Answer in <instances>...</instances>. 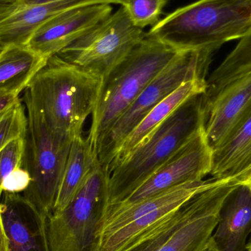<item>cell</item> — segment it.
<instances>
[{
    "label": "cell",
    "instance_id": "6da1fadb",
    "mask_svg": "<svg viewBox=\"0 0 251 251\" xmlns=\"http://www.w3.org/2000/svg\"><path fill=\"white\" fill-rule=\"evenodd\" d=\"M251 30V0H198L151 26L147 35L178 51L214 53Z\"/></svg>",
    "mask_w": 251,
    "mask_h": 251
},
{
    "label": "cell",
    "instance_id": "7a4b0ae2",
    "mask_svg": "<svg viewBox=\"0 0 251 251\" xmlns=\"http://www.w3.org/2000/svg\"><path fill=\"white\" fill-rule=\"evenodd\" d=\"M101 78L53 56L37 72L25 93L51 129L75 139L92 115Z\"/></svg>",
    "mask_w": 251,
    "mask_h": 251
},
{
    "label": "cell",
    "instance_id": "3957f363",
    "mask_svg": "<svg viewBox=\"0 0 251 251\" xmlns=\"http://www.w3.org/2000/svg\"><path fill=\"white\" fill-rule=\"evenodd\" d=\"M179 51L146 33L125 58L101 78L88 136L96 154L113 125Z\"/></svg>",
    "mask_w": 251,
    "mask_h": 251
},
{
    "label": "cell",
    "instance_id": "277c9868",
    "mask_svg": "<svg viewBox=\"0 0 251 251\" xmlns=\"http://www.w3.org/2000/svg\"><path fill=\"white\" fill-rule=\"evenodd\" d=\"M203 94L187 100L115 167L109 206L125 201L203 126Z\"/></svg>",
    "mask_w": 251,
    "mask_h": 251
},
{
    "label": "cell",
    "instance_id": "5b68a950",
    "mask_svg": "<svg viewBox=\"0 0 251 251\" xmlns=\"http://www.w3.org/2000/svg\"><path fill=\"white\" fill-rule=\"evenodd\" d=\"M25 153L22 167L31 177L22 196L45 217L52 212L73 139L53 131L26 94Z\"/></svg>",
    "mask_w": 251,
    "mask_h": 251
},
{
    "label": "cell",
    "instance_id": "8992f818",
    "mask_svg": "<svg viewBox=\"0 0 251 251\" xmlns=\"http://www.w3.org/2000/svg\"><path fill=\"white\" fill-rule=\"evenodd\" d=\"M109 196L110 174L99 162L69 204L47 217L50 251H100Z\"/></svg>",
    "mask_w": 251,
    "mask_h": 251
},
{
    "label": "cell",
    "instance_id": "52a82bcc",
    "mask_svg": "<svg viewBox=\"0 0 251 251\" xmlns=\"http://www.w3.org/2000/svg\"><path fill=\"white\" fill-rule=\"evenodd\" d=\"M212 55L204 50L179 51L110 128L97 151L100 164L108 169L127 136L162 100L184 82L206 78Z\"/></svg>",
    "mask_w": 251,
    "mask_h": 251
},
{
    "label": "cell",
    "instance_id": "ba28073f",
    "mask_svg": "<svg viewBox=\"0 0 251 251\" xmlns=\"http://www.w3.org/2000/svg\"><path fill=\"white\" fill-rule=\"evenodd\" d=\"M218 180L187 183L130 204L110 205L101 231L100 251H119L146 228L181 208Z\"/></svg>",
    "mask_w": 251,
    "mask_h": 251
},
{
    "label": "cell",
    "instance_id": "9c48e42d",
    "mask_svg": "<svg viewBox=\"0 0 251 251\" xmlns=\"http://www.w3.org/2000/svg\"><path fill=\"white\" fill-rule=\"evenodd\" d=\"M130 20L124 7L56 55L82 70L102 78L146 37Z\"/></svg>",
    "mask_w": 251,
    "mask_h": 251
},
{
    "label": "cell",
    "instance_id": "30bf717a",
    "mask_svg": "<svg viewBox=\"0 0 251 251\" xmlns=\"http://www.w3.org/2000/svg\"><path fill=\"white\" fill-rule=\"evenodd\" d=\"M239 178L218 180L186 203L181 224L156 251H201L216 228L220 212L228 196L240 185Z\"/></svg>",
    "mask_w": 251,
    "mask_h": 251
},
{
    "label": "cell",
    "instance_id": "8fae6325",
    "mask_svg": "<svg viewBox=\"0 0 251 251\" xmlns=\"http://www.w3.org/2000/svg\"><path fill=\"white\" fill-rule=\"evenodd\" d=\"M212 154L213 151L208 144L203 126L119 204L135 203L178 186L203 180L206 176L210 175Z\"/></svg>",
    "mask_w": 251,
    "mask_h": 251
},
{
    "label": "cell",
    "instance_id": "7c38bea8",
    "mask_svg": "<svg viewBox=\"0 0 251 251\" xmlns=\"http://www.w3.org/2000/svg\"><path fill=\"white\" fill-rule=\"evenodd\" d=\"M203 131L212 151L221 147L251 113V72L210 98L203 97Z\"/></svg>",
    "mask_w": 251,
    "mask_h": 251
},
{
    "label": "cell",
    "instance_id": "4fadbf2b",
    "mask_svg": "<svg viewBox=\"0 0 251 251\" xmlns=\"http://www.w3.org/2000/svg\"><path fill=\"white\" fill-rule=\"evenodd\" d=\"M110 4H96L72 9L54 16L35 31L26 47L48 60L107 19Z\"/></svg>",
    "mask_w": 251,
    "mask_h": 251
},
{
    "label": "cell",
    "instance_id": "5bb4252c",
    "mask_svg": "<svg viewBox=\"0 0 251 251\" xmlns=\"http://www.w3.org/2000/svg\"><path fill=\"white\" fill-rule=\"evenodd\" d=\"M119 3L120 0H55L29 5H0V49L10 45L26 46L43 24L68 10L91 4Z\"/></svg>",
    "mask_w": 251,
    "mask_h": 251
},
{
    "label": "cell",
    "instance_id": "9a60e30c",
    "mask_svg": "<svg viewBox=\"0 0 251 251\" xmlns=\"http://www.w3.org/2000/svg\"><path fill=\"white\" fill-rule=\"evenodd\" d=\"M1 196V218L8 251H50L47 217L20 193H4Z\"/></svg>",
    "mask_w": 251,
    "mask_h": 251
},
{
    "label": "cell",
    "instance_id": "2e32d148",
    "mask_svg": "<svg viewBox=\"0 0 251 251\" xmlns=\"http://www.w3.org/2000/svg\"><path fill=\"white\" fill-rule=\"evenodd\" d=\"M251 233V187L241 181L224 202L211 240L216 251H246Z\"/></svg>",
    "mask_w": 251,
    "mask_h": 251
},
{
    "label": "cell",
    "instance_id": "e0dca14e",
    "mask_svg": "<svg viewBox=\"0 0 251 251\" xmlns=\"http://www.w3.org/2000/svg\"><path fill=\"white\" fill-rule=\"evenodd\" d=\"M206 87V78L197 77L190 79L182 84L171 95L158 104L131 131L122 143L113 162L107 169L109 174L131 151L141 144L178 107L195 96L204 94Z\"/></svg>",
    "mask_w": 251,
    "mask_h": 251
},
{
    "label": "cell",
    "instance_id": "ac0fdd59",
    "mask_svg": "<svg viewBox=\"0 0 251 251\" xmlns=\"http://www.w3.org/2000/svg\"><path fill=\"white\" fill-rule=\"evenodd\" d=\"M251 168V113L212 154L215 180L239 178Z\"/></svg>",
    "mask_w": 251,
    "mask_h": 251
},
{
    "label": "cell",
    "instance_id": "d6986e66",
    "mask_svg": "<svg viewBox=\"0 0 251 251\" xmlns=\"http://www.w3.org/2000/svg\"><path fill=\"white\" fill-rule=\"evenodd\" d=\"M99 162L88 137L81 135L74 139L52 212L62 210L69 204Z\"/></svg>",
    "mask_w": 251,
    "mask_h": 251
},
{
    "label": "cell",
    "instance_id": "ffe728a7",
    "mask_svg": "<svg viewBox=\"0 0 251 251\" xmlns=\"http://www.w3.org/2000/svg\"><path fill=\"white\" fill-rule=\"evenodd\" d=\"M47 61L25 45H10L1 49L0 91L20 94Z\"/></svg>",
    "mask_w": 251,
    "mask_h": 251
},
{
    "label": "cell",
    "instance_id": "44dd1931",
    "mask_svg": "<svg viewBox=\"0 0 251 251\" xmlns=\"http://www.w3.org/2000/svg\"><path fill=\"white\" fill-rule=\"evenodd\" d=\"M251 72V30L206 79L205 98H210L236 78Z\"/></svg>",
    "mask_w": 251,
    "mask_h": 251
},
{
    "label": "cell",
    "instance_id": "7402d4cb",
    "mask_svg": "<svg viewBox=\"0 0 251 251\" xmlns=\"http://www.w3.org/2000/svg\"><path fill=\"white\" fill-rule=\"evenodd\" d=\"M186 211L187 206L184 203L171 215L133 237L119 251H156L181 224Z\"/></svg>",
    "mask_w": 251,
    "mask_h": 251
},
{
    "label": "cell",
    "instance_id": "603a6c76",
    "mask_svg": "<svg viewBox=\"0 0 251 251\" xmlns=\"http://www.w3.org/2000/svg\"><path fill=\"white\" fill-rule=\"evenodd\" d=\"M168 0H121L130 20L137 27L143 29L154 26L160 20Z\"/></svg>",
    "mask_w": 251,
    "mask_h": 251
},
{
    "label": "cell",
    "instance_id": "cb8c5ba5",
    "mask_svg": "<svg viewBox=\"0 0 251 251\" xmlns=\"http://www.w3.org/2000/svg\"><path fill=\"white\" fill-rule=\"evenodd\" d=\"M26 114L21 100L0 114V151L13 139L25 135Z\"/></svg>",
    "mask_w": 251,
    "mask_h": 251
},
{
    "label": "cell",
    "instance_id": "d4e9b609",
    "mask_svg": "<svg viewBox=\"0 0 251 251\" xmlns=\"http://www.w3.org/2000/svg\"><path fill=\"white\" fill-rule=\"evenodd\" d=\"M25 135L13 139L0 151V195L3 181L15 169L22 167L25 153Z\"/></svg>",
    "mask_w": 251,
    "mask_h": 251
},
{
    "label": "cell",
    "instance_id": "484cf974",
    "mask_svg": "<svg viewBox=\"0 0 251 251\" xmlns=\"http://www.w3.org/2000/svg\"><path fill=\"white\" fill-rule=\"evenodd\" d=\"M30 181L31 177L28 171L22 167H19L4 178L1 190L3 193H22L29 187Z\"/></svg>",
    "mask_w": 251,
    "mask_h": 251
},
{
    "label": "cell",
    "instance_id": "4316f807",
    "mask_svg": "<svg viewBox=\"0 0 251 251\" xmlns=\"http://www.w3.org/2000/svg\"><path fill=\"white\" fill-rule=\"evenodd\" d=\"M20 100L19 94L0 91V114L7 111Z\"/></svg>",
    "mask_w": 251,
    "mask_h": 251
},
{
    "label": "cell",
    "instance_id": "83f0119b",
    "mask_svg": "<svg viewBox=\"0 0 251 251\" xmlns=\"http://www.w3.org/2000/svg\"><path fill=\"white\" fill-rule=\"evenodd\" d=\"M1 197L0 195V251H8V241L1 218Z\"/></svg>",
    "mask_w": 251,
    "mask_h": 251
},
{
    "label": "cell",
    "instance_id": "f1b7e54d",
    "mask_svg": "<svg viewBox=\"0 0 251 251\" xmlns=\"http://www.w3.org/2000/svg\"><path fill=\"white\" fill-rule=\"evenodd\" d=\"M55 1V0H19L16 4L29 5V4H43V3L50 2V1Z\"/></svg>",
    "mask_w": 251,
    "mask_h": 251
},
{
    "label": "cell",
    "instance_id": "f546056e",
    "mask_svg": "<svg viewBox=\"0 0 251 251\" xmlns=\"http://www.w3.org/2000/svg\"><path fill=\"white\" fill-rule=\"evenodd\" d=\"M238 178L242 182L246 183V184H249L251 187V168L248 172L242 175L241 176L239 177Z\"/></svg>",
    "mask_w": 251,
    "mask_h": 251
},
{
    "label": "cell",
    "instance_id": "4dcf8cb0",
    "mask_svg": "<svg viewBox=\"0 0 251 251\" xmlns=\"http://www.w3.org/2000/svg\"><path fill=\"white\" fill-rule=\"evenodd\" d=\"M201 251H216L215 249V246H214L213 243H212V240H209V243H207L206 246H205L204 249H203Z\"/></svg>",
    "mask_w": 251,
    "mask_h": 251
},
{
    "label": "cell",
    "instance_id": "1f68e13d",
    "mask_svg": "<svg viewBox=\"0 0 251 251\" xmlns=\"http://www.w3.org/2000/svg\"><path fill=\"white\" fill-rule=\"evenodd\" d=\"M19 0H0V5H10L17 3Z\"/></svg>",
    "mask_w": 251,
    "mask_h": 251
},
{
    "label": "cell",
    "instance_id": "d6a6232c",
    "mask_svg": "<svg viewBox=\"0 0 251 251\" xmlns=\"http://www.w3.org/2000/svg\"><path fill=\"white\" fill-rule=\"evenodd\" d=\"M1 50V49H0V50Z\"/></svg>",
    "mask_w": 251,
    "mask_h": 251
}]
</instances>
